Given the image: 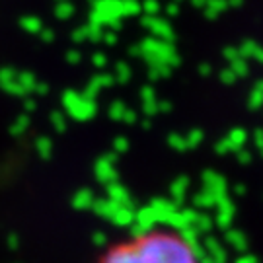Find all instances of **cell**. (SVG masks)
Returning <instances> with one entry per match:
<instances>
[{"mask_svg": "<svg viewBox=\"0 0 263 263\" xmlns=\"http://www.w3.org/2000/svg\"><path fill=\"white\" fill-rule=\"evenodd\" d=\"M98 263H201V259L183 234L152 228L111 246Z\"/></svg>", "mask_w": 263, "mask_h": 263, "instance_id": "6da1fadb", "label": "cell"}]
</instances>
